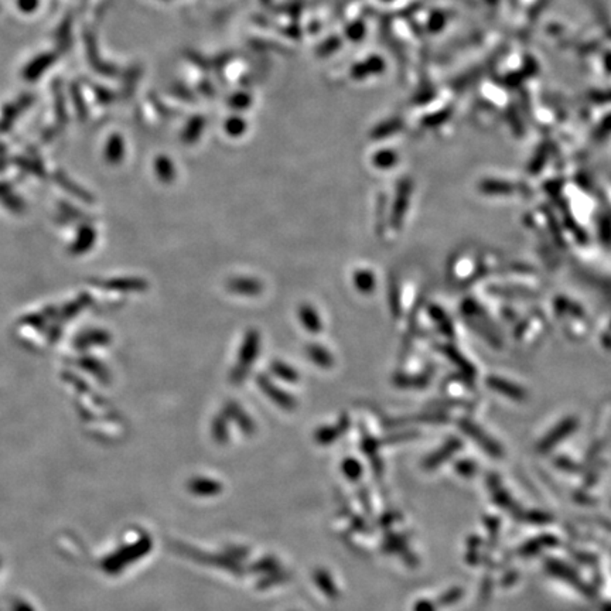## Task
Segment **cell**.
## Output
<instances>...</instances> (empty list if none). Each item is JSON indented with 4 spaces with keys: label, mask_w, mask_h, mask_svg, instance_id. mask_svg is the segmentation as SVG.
Returning <instances> with one entry per match:
<instances>
[{
    "label": "cell",
    "mask_w": 611,
    "mask_h": 611,
    "mask_svg": "<svg viewBox=\"0 0 611 611\" xmlns=\"http://www.w3.org/2000/svg\"><path fill=\"white\" fill-rule=\"evenodd\" d=\"M259 348H260V335L257 330H248L242 345H241V351H239V357L236 360L235 367L231 371V382L234 384H241L245 381V378L248 377L249 371L252 370L257 354H259Z\"/></svg>",
    "instance_id": "1"
},
{
    "label": "cell",
    "mask_w": 611,
    "mask_h": 611,
    "mask_svg": "<svg viewBox=\"0 0 611 611\" xmlns=\"http://www.w3.org/2000/svg\"><path fill=\"white\" fill-rule=\"evenodd\" d=\"M256 382H257V387L264 391V394L269 399H272L276 405H279L282 409H286V410L295 409L296 401L293 399V396L290 394H288L286 391H283L282 388L276 387L268 375H265V374L259 375L256 378Z\"/></svg>",
    "instance_id": "2"
},
{
    "label": "cell",
    "mask_w": 611,
    "mask_h": 611,
    "mask_svg": "<svg viewBox=\"0 0 611 611\" xmlns=\"http://www.w3.org/2000/svg\"><path fill=\"white\" fill-rule=\"evenodd\" d=\"M227 289L235 295L241 296H257L264 290V283L256 278L249 276H235L227 281Z\"/></svg>",
    "instance_id": "3"
},
{
    "label": "cell",
    "mask_w": 611,
    "mask_h": 611,
    "mask_svg": "<svg viewBox=\"0 0 611 611\" xmlns=\"http://www.w3.org/2000/svg\"><path fill=\"white\" fill-rule=\"evenodd\" d=\"M409 197H410L409 187L408 189L402 187L398 193V197L395 200L392 214H391V227L394 229H401V227L405 221V213L409 207Z\"/></svg>",
    "instance_id": "4"
},
{
    "label": "cell",
    "mask_w": 611,
    "mask_h": 611,
    "mask_svg": "<svg viewBox=\"0 0 611 611\" xmlns=\"http://www.w3.org/2000/svg\"><path fill=\"white\" fill-rule=\"evenodd\" d=\"M299 320L304 330L311 334H318L323 330V323L318 311L311 304H302L299 307Z\"/></svg>",
    "instance_id": "5"
},
{
    "label": "cell",
    "mask_w": 611,
    "mask_h": 611,
    "mask_svg": "<svg viewBox=\"0 0 611 611\" xmlns=\"http://www.w3.org/2000/svg\"><path fill=\"white\" fill-rule=\"evenodd\" d=\"M306 354L313 361V364H316L320 368L327 370V368H331L334 365L333 354L327 350L325 347H323L320 344H310V345H307Z\"/></svg>",
    "instance_id": "6"
},
{
    "label": "cell",
    "mask_w": 611,
    "mask_h": 611,
    "mask_svg": "<svg viewBox=\"0 0 611 611\" xmlns=\"http://www.w3.org/2000/svg\"><path fill=\"white\" fill-rule=\"evenodd\" d=\"M354 285L361 293H371L377 286L375 275L368 269H358L354 274Z\"/></svg>",
    "instance_id": "7"
},
{
    "label": "cell",
    "mask_w": 611,
    "mask_h": 611,
    "mask_svg": "<svg viewBox=\"0 0 611 611\" xmlns=\"http://www.w3.org/2000/svg\"><path fill=\"white\" fill-rule=\"evenodd\" d=\"M271 371L274 372L275 377H278L279 380H283L286 382H297L300 378L297 370H295L293 367H290L289 364L282 363V361H274L271 364Z\"/></svg>",
    "instance_id": "8"
},
{
    "label": "cell",
    "mask_w": 611,
    "mask_h": 611,
    "mask_svg": "<svg viewBox=\"0 0 611 611\" xmlns=\"http://www.w3.org/2000/svg\"><path fill=\"white\" fill-rule=\"evenodd\" d=\"M429 380H430L429 374H422L416 377H408L405 374H399L395 377L394 382L401 388H423L426 387Z\"/></svg>",
    "instance_id": "9"
},
{
    "label": "cell",
    "mask_w": 611,
    "mask_h": 611,
    "mask_svg": "<svg viewBox=\"0 0 611 611\" xmlns=\"http://www.w3.org/2000/svg\"><path fill=\"white\" fill-rule=\"evenodd\" d=\"M225 413H227L228 416H231V417H238V419H235V420H236V422L239 420V423L242 424V427H243L246 431H248V429H249V430L253 429V423H252L250 417H248V415L241 409L239 405H236V403H234V402H229V403L225 406Z\"/></svg>",
    "instance_id": "10"
},
{
    "label": "cell",
    "mask_w": 611,
    "mask_h": 611,
    "mask_svg": "<svg viewBox=\"0 0 611 611\" xmlns=\"http://www.w3.org/2000/svg\"><path fill=\"white\" fill-rule=\"evenodd\" d=\"M53 61L51 55H41L40 58H37L36 61H33L27 69H26V78H29L30 81H33L34 78H37Z\"/></svg>",
    "instance_id": "11"
},
{
    "label": "cell",
    "mask_w": 611,
    "mask_h": 611,
    "mask_svg": "<svg viewBox=\"0 0 611 611\" xmlns=\"http://www.w3.org/2000/svg\"><path fill=\"white\" fill-rule=\"evenodd\" d=\"M478 430H480V429H477V427H470V429H469V434L473 436V438H477L478 441H485V436H484L481 431H478ZM481 446H483L484 449H487V450L490 452V455H492V456H501V450H499V448H497V445L492 443V441L487 439V442H481Z\"/></svg>",
    "instance_id": "12"
},
{
    "label": "cell",
    "mask_w": 611,
    "mask_h": 611,
    "mask_svg": "<svg viewBox=\"0 0 611 611\" xmlns=\"http://www.w3.org/2000/svg\"><path fill=\"white\" fill-rule=\"evenodd\" d=\"M431 313H433L434 320L438 321L439 324H442L443 331H445L448 335H452V334H453V328H452V324H450L448 316L445 314V311H443V310H439L438 307H433V309H431Z\"/></svg>",
    "instance_id": "13"
},
{
    "label": "cell",
    "mask_w": 611,
    "mask_h": 611,
    "mask_svg": "<svg viewBox=\"0 0 611 611\" xmlns=\"http://www.w3.org/2000/svg\"><path fill=\"white\" fill-rule=\"evenodd\" d=\"M389 303H391V311H392V316H394L395 318H398L399 314H401V297H399V292H398V289L395 288V285H392V289H391Z\"/></svg>",
    "instance_id": "14"
},
{
    "label": "cell",
    "mask_w": 611,
    "mask_h": 611,
    "mask_svg": "<svg viewBox=\"0 0 611 611\" xmlns=\"http://www.w3.org/2000/svg\"><path fill=\"white\" fill-rule=\"evenodd\" d=\"M39 5V0H19V6L23 12L30 13L32 11H34Z\"/></svg>",
    "instance_id": "15"
}]
</instances>
